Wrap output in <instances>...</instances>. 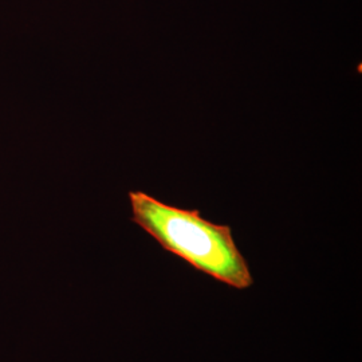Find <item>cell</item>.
Segmentation results:
<instances>
[{"mask_svg":"<svg viewBox=\"0 0 362 362\" xmlns=\"http://www.w3.org/2000/svg\"><path fill=\"white\" fill-rule=\"evenodd\" d=\"M132 221L163 250L223 285L246 290L254 285L246 258L230 226L204 219L199 209L169 206L143 191H130Z\"/></svg>","mask_w":362,"mask_h":362,"instance_id":"1","label":"cell"}]
</instances>
